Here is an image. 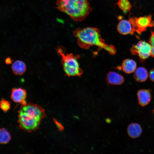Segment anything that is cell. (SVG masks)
Here are the masks:
<instances>
[{
  "mask_svg": "<svg viewBox=\"0 0 154 154\" xmlns=\"http://www.w3.org/2000/svg\"><path fill=\"white\" fill-rule=\"evenodd\" d=\"M73 34L77 38L79 46L83 49H88L92 46H95L105 50L111 55L116 53L115 47L106 43L102 38L100 30L97 28H78L74 31Z\"/></svg>",
  "mask_w": 154,
  "mask_h": 154,
  "instance_id": "obj_1",
  "label": "cell"
},
{
  "mask_svg": "<svg viewBox=\"0 0 154 154\" xmlns=\"http://www.w3.org/2000/svg\"><path fill=\"white\" fill-rule=\"evenodd\" d=\"M56 8L76 21L85 19L92 10L87 0H57Z\"/></svg>",
  "mask_w": 154,
  "mask_h": 154,
  "instance_id": "obj_2",
  "label": "cell"
},
{
  "mask_svg": "<svg viewBox=\"0 0 154 154\" xmlns=\"http://www.w3.org/2000/svg\"><path fill=\"white\" fill-rule=\"evenodd\" d=\"M58 54L61 57V62L65 72L68 77L80 76L83 73L80 67L77 59L72 53L65 54L66 50L63 47L59 46L56 48Z\"/></svg>",
  "mask_w": 154,
  "mask_h": 154,
  "instance_id": "obj_3",
  "label": "cell"
},
{
  "mask_svg": "<svg viewBox=\"0 0 154 154\" xmlns=\"http://www.w3.org/2000/svg\"><path fill=\"white\" fill-rule=\"evenodd\" d=\"M18 122L20 128L26 131L31 132L38 128L41 120L31 117L19 110Z\"/></svg>",
  "mask_w": 154,
  "mask_h": 154,
  "instance_id": "obj_4",
  "label": "cell"
},
{
  "mask_svg": "<svg viewBox=\"0 0 154 154\" xmlns=\"http://www.w3.org/2000/svg\"><path fill=\"white\" fill-rule=\"evenodd\" d=\"M129 19L134 27L135 32L139 35L146 31L149 27H153L154 26V21L152 20L151 15L138 18L131 17Z\"/></svg>",
  "mask_w": 154,
  "mask_h": 154,
  "instance_id": "obj_5",
  "label": "cell"
},
{
  "mask_svg": "<svg viewBox=\"0 0 154 154\" xmlns=\"http://www.w3.org/2000/svg\"><path fill=\"white\" fill-rule=\"evenodd\" d=\"M133 55L137 54L142 60H145L151 55V47L149 43L143 40H140L133 44L130 49Z\"/></svg>",
  "mask_w": 154,
  "mask_h": 154,
  "instance_id": "obj_6",
  "label": "cell"
},
{
  "mask_svg": "<svg viewBox=\"0 0 154 154\" xmlns=\"http://www.w3.org/2000/svg\"><path fill=\"white\" fill-rule=\"evenodd\" d=\"M20 110L32 117L41 120L46 116L44 110L40 106L32 103L22 105Z\"/></svg>",
  "mask_w": 154,
  "mask_h": 154,
  "instance_id": "obj_7",
  "label": "cell"
},
{
  "mask_svg": "<svg viewBox=\"0 0 154 154\" xmlns=\"http://www.w3.org/2000/svg\"><path fill=\"white\" fill-rule=\"evenodd\" d=\"M117 29L119 33L122 35H133L135 32L133 24L129 19H123L120 21Z\"/></svg>",
  "mask_w": 154,
  "mask_h": 154,
  "instance_id": "obj_8",
  "label": "cell"
},
{
  "mask_svg": "<svg viewBox=\"0 0 154 154\" xmlns=\"http://www.w3.org/2000/svg\"><path fill=\"white\" fill-rule=\"evenodd\" d=\"M26 96V90L21 88H14L12 90L11 98L15 102L20 103L22 105L26 104L25 99Z\"/></svg>",
  "mask_w": 154,
  "mask_h": 154,
  "instance_id": "obj_9",
  "label": "cell"
},
{
  "mask_svg": "<svg viewBox=\"0 0 154 154\" xmlns=\"http://www.w3.org/2000/svg\"><path fill=\"white\" fill-rule=\"evenodd\" d=\"M107 83L110 84L119 85L124 81V78L121 75L114 71L109 72L106 77Z\"/></svg>",
  "mask_w": 154,
  "mask_h": 154,
  "instance_id": "obj_10",
  "label": "cell"
},
{
  "mask_svg": "<svg viewBox=\"0 0 154 154\" xmlns=\"http://www.w3.org/2000/svg\"><path fill=\"white\" fill-rule=\"evenodd\" d=\"M137 95L139 105L144 106L148 105L150 101L151 95L149 90L147 89H141L138 91Z\"/></svg>",
  "mask_w": 154,
  "mask_h": 154,
  "instance_id": "obj_11",
  "label": "cell"
},
{
  "mask_svg": "<svg viewBox=\"0 0 154 154\" xmlns=\"http://www.w3.org/2000/svg\"><path fill=\"white\" fill-rule=\"evenodd\" d=\"M127 130L128 135L132 138L138 137L141 135L142 131L140 125L135 123L130 124L128 126Z\"/></svg>",
  "mask_w": 154,
  "mask_h": 154,
  "instance_id": "obj_12",
  "label": "cell"
},
{
  "mask_svg": "<svg viewBox=\"0 0 154 154\" xmlns=\"http://www.w3.org/2000/svg\"><path fill=\"white\" fill-rule=\"evenodd\" d=\"M148 76V73L146 69L144 67H140L134 71L133 77L136 81L142 82L146 80Z\"/></svg>",
  "mask_w": 154,
  "mask_h": 154,
  "instance_id": "obj_13",
  "label": "cell"
},
{
  "mask_svg": "<svg viewBox=\"0 0 154 154\" xmlns=\"http://www.w3.org/2000/svg\"><path fill=\"white\" fill-rule=\"evenodd\" d=\"M136 63L135 61L127 59L123 61L121 68L125 72L129 74L134 72L136 69Z\"/></svg>",
  "mask_w": 154,
  "mask_h": 154,
  "instance_id": "obj_14",
  "label": "cell"
},
{
  "mask_svg": "<svg viewBox=\"0 0 154 154\" xmlns=\"http://www.w3.org/2000/svg\"><path fill=\"white\" fill-rule=\"evenodd\" d=\"M13 72L17 75H23L25 72L26 66L25 64L23 61L17 60L12 64L11 67Z\"/></svg>",
  "mask_w": 154,
  "mask_h": 154,
  "instance_id": "obj_15",
  "label": "cell"
},
{
  "mask_svg": "<svg viewBox=\"0 0 154 154\" xmlns=\"http://www.w3.org/2000/svg\"><path fill=\"white\" fill-rule=\"evenodd\" d=\"M11 139L10 134L5 129H0V143L6 144L10 141Z\"/></svg>",
  "mask_w": 154,
  "mask_h": 154,
  "instance_id": "obj_16",
  "label": "cell"
},
{
  "mask_svg": "<svg viewBox=\"0 0 154 154\" xmlns=\"http://www.w3.org/2000/svg\"><path fill=\"white\" fill-rule=\"evenodd\" d=\"M117 4L119 8L123 11H130L132 5L128 0H118Z\"/></svg>",
  "mask_w": 154,
  "mask_h": 154,
  "instance_id": "obj_17",
  "label": "cell"
},
{
  "mask_svg": "<svg viewBox=\"0 0 154 154\" xmlns=\"http://www.w3.org/2000/svg\"><path fill=\"white\" fill-rule=\"evenodd\" d=\"M10 104L9 102L4 99H2L0 102V108L3 111L6 112L10 109Z\"/></svg>",
  "mask_w": 154,
  "mask_h": 154,
  "instance_id": "obj_18",
  "label": "cell"
},
{
  "mask_svg": "<svg viewBox=\"0 0 154 154\" xmlns=\"http://www.w3.org/2000/svg\"><path fill=\"white\" fill-rule=\"evenodd\" d=\"M149 43L151 47V56L154 58V30L151 31V35L149 38Z\"/></svg>",
  "mask_w": 154,
  "mask_h": 154,
  "instance_id": "obj_19",
  "label": "cell"
},
{
  "mask_svg": "<svg viewBox=\"0 0 154 154\" xmlns=\"http://www.w3.org/2000/svg\"><path fill=\"white\" fill-rule=\"evenodd\" d=\"M54 121L55 124L58 129L60 131H62L64 129V127L62 125L55 119H54Z\"/></svg>",
  "mask_w": 154,
  "mask_h": 154,
  "instance_id": "obj_20",
  "label": "cell"
},
{
  "mask_svg": "<svg viewBox=\"0 0 154 154\" xmlns=\"http://www.w3.org/2000/svg\"><path fill=\"white\" fill-rule=\"evenodd\" d=\"M149 77L150 80L154 82V68L150 70L149 73Z\"/></svg>",
  "mask_w": 154,
  "mask_h": 154,
  "instance_id": "obj_21",
  "label": "cell"
},
{
  "mask_svg": "<svg viewBox=\"0 0 154 154\" xmlns=\"http://www.w3.org/2000/svg\"><path fill=\"white\" fill-rule=\"evenodd\" d=\"M5 62L7 64H10L11 63L12 61L10 58L8 57L6 59Z\"/></svg>",
  "mask_w": 154,
  "mask_h": 154,
  "instance_id": "obj_22",
  "label": "cell"
},
{
  "mask_svg": "<svg viewBox=\"0 0 154 154\" xmlns=\"http://www.w3.org/2000/svg\"><path fill=\"white\" fill-rule=\"evenodd\" d=\"M153 114H154V109H153Z\"/></svg>",
  "mask_w": 154,
  "mask_h": 154,
  "instance_id": "obj_23",
  "label": "cell"
}]
</instances>
